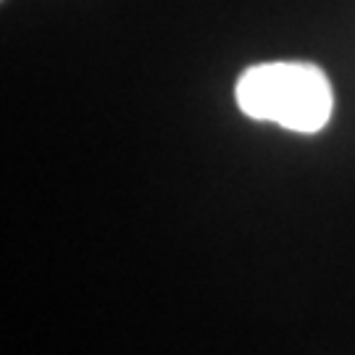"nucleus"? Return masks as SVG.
I'll return each instance as SVG.
<instances>
[{"mask_svg":"<svg viewBox=\"0 0 355 355\" xmlns=\"http://www.w3.org/2000/svg\"><path fill=\"white\" fill-rule=\"evenodd\" d=\"M234 98L245 116L300 135L321 132L329 124L334 105L329 76L305 61H274L245 69Z\"/></svg>","mask_w":355,"mask_h":355,"instance_id":"nucleus-1","label":"nucleus"}]
</instances>
